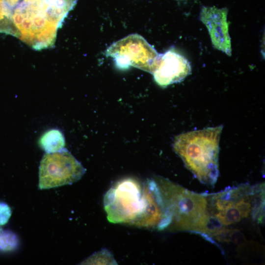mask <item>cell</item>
<instances>
[{
    "mask_svg": "<svg viewBox=\"0 0 265 265\" xmlns=\"http://www.w3.org/2000/svg\"><path fill=\"white\" fill-rule=\"evenodd\" d=\"M77 0H0L2 33L32 49L52 48L58 30Z\"/></svg>",
    "mask_w": 265,
    "mask_h": 265,
    "instance_id": "1",
    "label": "cell"
},
{
    "mask_svg": "<svg viewBox=\"0 0 265 265\" xmlns=\"http://www.w3.org/2000/svg\"><path fill=\"white\" fill-rule=\"evenodd\" d=\"M170 222L168 230L199 233L207 239L215 229L209 210L208 193H198L161 177H154Z\"/></svg>",
    "mask_w": 265,
    "mask_h": 265,
    "instance_id": "2",
    "label": "cell"
},
{
    "mask_svg": "<svg viewBox=\"0 0 265 265\" xmlns=\"http://www.w3.org/2000/svg\"><path fill=\"white\" fill-rule=\"evenodd\" d=\"M223 125L193 131L175 137V152L202 184L213 186L219 176V142Z\"/></svg>",
    "mask_w": 265,
    "mask_h": 265,
    "instance_id": "3",
    "label": "cell"
},
{
    "mask_svg": "<svg viewBox=\"0 0 265 265\" xmlns=\"http://www.w3.org/2000/svg\"><path fill=\"white\" fill-rule=\"evenodd\" d=\"M264 184H243L208 194L209 210L220 226L237 224L252 216L259 223L264 217Z\"/></svg>",
    "mask_w": 265,
    "mask_h": 265,
    "instance_id": "4",
    "label": "cell"
},
{
    "mask_svg": "<svg viewBox=\"0 0 265 265\" xmlns=\"http://www.w3.org/2000/svg\"><path fill=\"white\" fill-rule=\"evenodd\" d=\"M146 191L143 184L133 178H125L116 182L104 198L108 221L136 226L148 207Z\"/></svg>",
    "mask_w": 265,
    "mask_h": 265,
    "instance_id": "5",
    "label": "cell"
},
{
    "mask_svg": "<svg viewBox=\"0 0 265 265\" xmlns=\"http://www.w3.org/2000/svg\"><path fill=\"white\" fill-rule=\"evenodd\" d=\"M107 57L113 58L120 69L130 66L152 74L156 68L159 54L141 35L131 34L111 44L106 51Z\"/></svg>",
    "mask_w": 265,
    "mask_h": 265,
    "instance_id": "6",
    "label": "cell"
},
{
    "mask_svg": "<svg viewBox=\"0 0 265 265\" xmlns=\"http://www.w3.org/2000/svg\"><path fill=\"white\" fill-rule=\"evenodd\" d=\"M85 170L64 148L54 153H46L39 166V188L44 189L71 185L80 179Z\"/></svg>",
    "mask_w": 265,
    "mask_h": 265,
    "instance_id": "7",
    "label": "cell"
},
{
    "mask_svg": "<svg viewBox=\"0 0 265 265\" xmlns=\"http://www.w3.org/2000/svg\"><path fill=\"white\" fill-rule=\"evenodd\" d=\"M189 61L175 50L170 49L159 54L152 73L156 83L162 87L180 82L191 73Z\"/></svg>",
    "mask_w": 265,
    "mask_h": 265,
    "instance_id": "8",
    "label": "cell"
},
{
    "mask_svg": "<svg viewBox=\"0 0 265 265\" xmlns=\"http://www.w3.org/2000/svg\"><path fill=\"white\" fill-rule=\"evenodd\" d=\"M227 12L226 8L204 6L200 13V20L208 29L213 46L230 56L232 50L227 22Z\"/></svg>",
    "mask_w": 265,
    "mask_h": 265,
    "instance_id": "9",
    "label": "cell"
},
{
    "mask_svg": "<svg viewBox=\"0 0 265 265\" xmlns=\"http://www.w3.org/2000/svg\"><path fill=\"white\" fill-rule=\"evenodd\" d=\"M39 143L46 153H52L63 149L65 141L62 132L59 130L53 129L46 131L42 135Z\"/></svg>",
    "mask_w": 265,
    "mask_h": 265,
    "instance_id": "10",
    "label": "cell"
},
{
    "mask_svg": "<svg viewBox=\"0 0 265 265\" xmlns=\"http://www.w3.org/2000/svg\"><path fill=\"white\" fill-rule=\"evenodd\" d=\"M212 237L221 242H231L238 245L242 244L246 241L245 236L239 230L224 227L219 229Z\"/></svg>",
    "mask_w": 265,
    "mask_h": 265,
    "instance_id": "11",
    "label": "cell"
},
{
    "mask_svg": "<svg viewBox=\"0 0 265 265\" xmlns=\"http://www.w3.org/2000/svg\"><path fill=\"white\" fill-rule=\"evenodd\" d=\"M18 240L17 236L9 231L0 232V250L11 251L17 247Z\"/></svg>",
    "mask_w": 265,
    "mask_h": 265,
    "instance_id": "12",
    "label": "cell"
},
{
    "mask_svg": "<svg viewBox=\"0 0 265 265\" xmlns=\"http://www.w3.org/2000/svg\"><path fill=\"white\" fill-rule=\"evenodd\" d=\"M11 214L9 206L5 203H0V225L6 224Z\"/></svg>",
    "mask_w": 265,
    "mask_h": 265,
    "instance_id": "13",
    "label": "cell"
}]
</instances>
